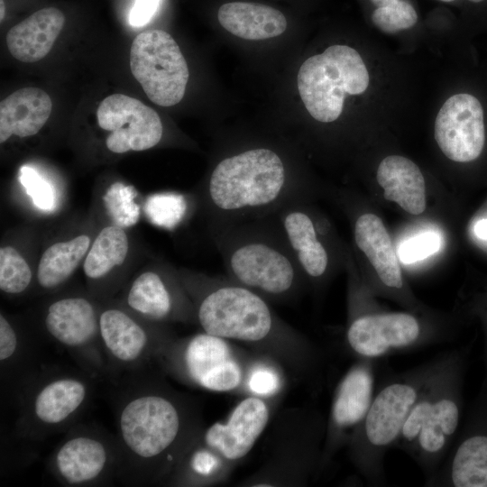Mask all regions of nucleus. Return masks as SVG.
Here are the masks:
<instances>
[{"instance_id":"nucleus-38","label":"nucleus","mask_w":487,"mask_h":487,"mask_svg":"<svg viewBox=\"0 0 487 487\" xmlns=\"http://www.w3.org/2000/svg\"><path fill=\"white\" fill-rule=\"evenodd\" d=\"M370 1L374 6L382 7V6L389 5L390 4L394 2L395 0H370Z\"/></svg>"},{"instance_id":"nucleus-9","label":"nucleus","mask_w":487,"mask_h":487,"mask_svg":"<svg viewBox=\"0 0 487 487\" xmlns=\"http://www.w3.org/2000/svg\"><path fill=\"white\" fill-rule=\"evenodd\" d=\"M32 382L18 420L23 437L38 439L68 427L90 399V381L79 373H54Z\"/></svg>"},{"instance_id":"nucleus-41","label":"nucleus","mask_w":487,"mask_h":487,"mask_svg":"<svg viewBox=\"0 0 487 487\" xmlns=\"http://www.w3.org/2000/svg\"><path fill=\"white\" fill-rule=\"evenodd\" d=\"M440 1H442V2H453L455 0H440Z\"/></svg>"},{"instance_id":"nucleus-33","label":"nucleus","mask_w":487,"mask_h":487,"mask_svg":"<svg viewBox=\"0 0 487 487\" xmlns=\"http://www.w3.org/2000/svg\"><path fill=\"white\" fill-rule=\"evenodd\" d=\"M19 179L34 205L45 211L55 207V192L52 186L33 169L23 166L20 169Z\"/></svg>"},{"instance_id":"nucleus-32","label":"nucleus","mask_w":487,"mask_h":487,"mask_svg":"<svg viewBox=\"0 0 487 487\" xmlns=\"http://www.w3.org/2000/svg\"><path fill=\"white\" fill-rule=\"evenodd\" d=\"M26 346L7 317L0 315V363L2 369L21 364L25 357Z\"/></svg>"},{"instance_id":"nucleus-12","label":"nucleus","mask_w":487,"mask_h":487,"mask_svg":"<svg viewBox=\"0 0 487 487\" xmlns=\"http://www.w3.org/2000/svg\"><path fill=\"white\" fill-rule=\"evenodd\" d=\"M44 326L91 378L110 372L99 335V315L91 301L75 296L51 302L45 313Z\"/></svg>"},{"instance_id":"nucleus-20","label":"nucleus","mask_w":487,"mask_h":487,"mask_svg":"<svg viewBox=\"0 0 487 487\" xmlns=\"http://www.w3.org/2000/svg\"><path fill=\"white\" fill-rule=\"evenodd\" d=\"M171 280L159 271L142 272L127 292V306L150 322L196 317L195 308Z\"/></svg>"},{"instance_id":"nucleus-37","label":"nucleus","mask_w":487,"mask_h":487,"mask_svg":"<svg viewBox=\"0 0 487 487\" xmlns=\"http://www.w3.org/2000/svg\"><path fill=\"white\" fill-rule=\"evenodd\" d=\"M477 237L487 241V218L479 220L474 225Z\"/></svg>"},{"instance_id":"nucleus-2","label":"nucleus","mask_w":487,"mask_h":487,"mask_svg":"<svg viewBox=\"0 0 487 487\" xmlns=\"http://www.w3.org/2000/svg\"><path fill=\"white\" fill-rule=\"evenodd\" d=\"M308 191L283 155L269 146H253L221 158L201 191L209 229L276 213L306 200Z\"/></svg>"},{"instance_id":"nucleus-15","label":"nucleus","mask_w":487,"mask_h":487,"mask_svg":"<svg viewBox=\"0 0 487 487\" xmlns=\"http://www.w3.org/2000/svg\"><path fill=\"white\" fill-rule=\"evenodd\" d=\"M96 119L100 128L111 132L106 145L115 153L145 151L162 138L163 126L156 111L126 95L106 96L96 110Z\"/></svg>"},{"instance_id":"nucleus-28","label":"nucleus","mask_w":487,"mask_h":487,"mask_svg":"<svg viewBox=\"0 0 487 487\" xmlns=\"http://www.w3.org/2000/svg\"><path fill=\"white\" fill-rule=\"evenodd\" d=\"M32 272L27 262L13 246L0 249V289L6 294L23 293L30 285Z\"/></svg>"},{"instance_id":"nucleus-16","label":"nucleus","mask_w":487,"mask_h":487,"mask_svg":"<svg viewBox=\"0 0 487 487\" xmlns=\"http://www.w3.org/2000/svg\"><path fill=\"white\" fill-rule=\"evenodd\" d=\"M99 335L112 368L138 372L152 358L156 359L170 341L159 332H151L126 311L110 308L99 314Z\"/></svg>"},{"instance_id":"nucleus-10","label":"nucleus","mask_w":487,"mask_h":487,"mask_svg":"<svg viewBox=\"0 0 487 487\" xmlns=\"http://www.w3.org/2000/svg\"><path fill=\"white\" fill-rule=\"evenodd\" d=\"M446 337L438 329L405 312L353 315L345 332L346 345L357 359L375 361L434 345Z\"/></svg>"},{"instance_id":"nucleus-25","label":"nucleus","mask_w":487,"mask_h":487,"mask_svg":"<svg viewBox=\"0 0 487 487\" xmlns=\"http://www.w3.org/2000/svg\"><path fill=\"white\" fill-rule=\"evenodd\" d=\"M217 18L222 27L244 40L277 37L287 28L286 17L280 11L261 4L226 3L220 6Z\"/></svg>"},{"instance_id":"nucleus-14","label":"nucleus","mask_w":487,"mask_h":487,"mask_svg":"<svg viewBox=\"0 0 487 487\" xmlns=\"http://www.w3.org/2000/svg\"><path fill=\"white\" fill-rule=\"evenodd\" d=\"M375 360L358 359L335 390L326 426L321 468L363 419L375 391Z\"/></svg>"},{"instance_id":"nucleus-5","label":"nucleus","mask_w":487,"mask_h":487,"mask_svg":"<svg viewBox=\"0 0 487 487\" xmlns=\"http://www.w3.org/2000/svg\"><path fill=\"white\" fill-rule=\"evenodd\" d=\"M183 282L193 296L196 318L207 334L251 345L294 337L266 299L227 276L190 274Z\"/></svg>"},{"instance_id":"nucleus-4","label":"nucleus","mask_w":487,"mask_h":487,"mask_svg":"<svg viewBox=\"0 0 487 487\" xmlns=\"http://www.w3.org/2000/svg\"><path fill=\"white\" fill-rule=\"evenodd\" d=\"M445 353L418 366L386 376L375 388L371 405L348 442L350 458L372 485L385 482L384 457L427 386L451 362Z\"/></svg>"},{"instance_id":"nucleus-3","label":"nucleus","mask_w":487,"mask_h":487,"mask_svg":"<svg viewBox=\"0 0 487 487\" xmlns=\"http://www.w3.org/2000/svg\"><path fill=\"white\" fill-rule=\"evenodd\" d=\"M226 276L267 300L295 298L305 277L274 214L210 230Z\"/></svg>"},{"instance_id":"nucleus-1","label":"nucleus","mask_w":487,"mask_h":487,"mask_svg":"<svg viewBox=\"0 0 487 487\" xmlns=\"http://www.w3.org/2000/svg\"><path fill=\"white\" fill-rule=\"evenodd\" d=\"M135 372L115 402L118 475L131 483H152L175 468L194 429L177 397Z\"/></svg>"},{"instance_id":"nucleus-31","label":"nucleus","mask_w":487,"mask_h":487,"mask_svg":"<svg viewBox=\"0 0 487 487\" xmlns=\"http://www.w3.org/2000/svg\"><path fill=\"white\" fill-rule=\"evenodd\" d=\"M150 220L166 228L174 227L186 211L185 198L177 194H157L150 197L144 207Z\"/></svg>"},{"instance_id":"nucleus-11","label":"nucleus","mask_w":487,"mask_h":487,"mask_svg":"<svg viewBox=\"0 0 487 487\" xmlns=\"http://www.w3.org/2000/svg\"><path fill=\"white\" fill-rule=\"evenodd\" d=\"M130 68L154 104L171 106L183 98L188 68L179 45L165 31H145L133 39Z\"/></svg>"},{"instance_id":"nucleus-29","label":"nucleus","mask_w":487,"mask_h":487,"mask_svg":"<svg viewBox=\"0 0 487 487\" xmlns=\"http://www.w3.org/2000/svg\"><path fill=\"white\" fill-rule=\"evenodd\" d=\"M137 193L132 186L115 182L104 196L106 208L114 222L120 227H129L137 223L140 207L134 203Z\"/></svg>"},{"instance_id":"nucleus-23","label":"nucleus","mask_w":487,"mask_h":487,"mask_svg":"<svg viewBox=\"0 0 487 487\" xmlns=\"http://www.w3.org/2000/svg\"><path fill=\"white\" fill-rule=\"evenodd\" d=\"M357 247L373 266L381 282L387 288L400 290L403 279L396 252L381 218L373 214L357 217L354 226Z\"/></svg>"},{"instance_id":"nucleus-36","label":"nucleus","mask_w":487,"mask_h":487,"mask_svg":"<svg viewBox=\"0 0 487 487\" xmlns=\"http://www.w3.org/2000/svg\"><path fill=\"white\" fill-rule=\"evenodd\" d=\"M161 0H135L130 12L129 22L132 26L146 24L155 14Z\"/></svg>"},{"instance_id":"nucleus-30","label":"nucleus","mask_w":487,"mask_h":487,"mask_svg":"<svg viewBox=\"0 0 487 487\" xmlns=\"http://www.w3.org/2000/svg\"><path fill=\"white\" fill-rule=\"evenodd\" d=\"M372 21L383 32L392 33L415 25L418 14L409 1L395 0L389 5L376 7L372 12Z\"/></svg>"},{"instance_id":"nucleus-22","label":"nucleus","mask_w":487,"mask_h":487,"mask_svg":"<svg viewBox=\"0 0 487 487\" xmlns=\"http://www.w3.org/2000/svg\"><path fill=\"white\" fill-rule=\"evenodd\" d=\"M52 109L50 96L38 87L18 89L0 103V142L12 135L20 138L36 134Z\"/></svg>"},{"instance_id":"nucleus-39","label":"nucleus","mask_w":487,"mask_h":487,"mask_svg":"<svg viewBox=\"0 0 487 487\" xmlns=\"http://www.w3.org/2000/svg\"><path fill=\"white\" fill-rule=\"evenodd\" d=\"M0 5H1V15H0V20L1 22L3 21L4 19V16H5V5H4V1L3 0H0Z\"/></svg>"},{"instance_id":"nucleus-21","label":"nucleus","mask_w":487,"mask_h":487,"mask_svg":"<svg viewBox=\"0 0 487 487\" xmlns=\"http://www.w3.org/2000/svg\"><path fill=\"white\" fill-rule=\"evenodd\" d=\"M65 23L63 13L55 7L38 10L12 27L6 34L11 55L23 62H36L51 50Z\"/></svg>"},{"instance_id":"nucleus-8","label":"nucleus","mask_w":487,"mask_h":487,"mask_svg":"<svg viewBox=\"0 0 487 487\" xmlns=\"http://www.w3.org/2000/svg\"><path fill=\"white\" fill-rule=\"evenodd\" d=\"M156 359L185 382L210 391H234L244 379L228 340L204 331L179 342L169 341Z\"/></svg>"},{"instance_id":"nucleus-35","label":"nucleus","mask_w":487,"mask_h":487,"mask_svg":"<svg viewBox=\"0 0 487 487\" xmlns=\"http://www.w3.org/2000/svg\"><path fill=\"white\" fill-rule=\"evenodd\" d=\"M247 384L251 391L260 396H267L279 390L280 379L275 371L268 366H256L247 376Z\"/></svg>"},{"instance_id":"nucleus-24","label":"nucleus","mask_w":487,"mask_h":487,"mask_svg":"<svg viewBox=\"0 0 487 487\" xmlns=\"http://www.w3.org/2000/svg\"><path fill=\"white\" fill-rule=\"evenodd\" d=\"M376 178L387 200L396 202L412 215L425 210V179L412 161L399 155L388 156L381 161Z\"/></svg>"},{"instance_id":"nucleus-34","label":"nucleus","mask_w":487,"mask_h":487,"mask_svg":"<svg viewBox=\"0 0 487 487\" xmlns=\"http://www.w3.org/2000/svg\"><path fill=\"white\" fill-rule=\"evenodd\" d=\"M440 246V236L434 232H426L403 242L398 254L402 262L413 263L436 253Z\"/></svg>"},{"instance_id":"nucleus-26","label":"nucleus","mask_w":487,"mask_h":487,"mask_svg":"<svg viewBox=\"0 0 487 487\" xmlns=\"http://www.w3.org/2000/svg\"><path fill=\"white\" fill-rule=\"evenodd\" d=\"M90 239L81 234L49 246L42 253L37 280L44 289H54L66 281L89 250Z\"/></svg>"},{"instance_id":"nucleus-13","label":"nucleus","mask_w":487,"mask_h":487,"mask_svg":"<svg viewBox=\"0 0 487 487\" xmlns=\"http://www.w3.org/2000/svg\"><path fill=\"white\" fill-rule=\"evenodd\" d=\"M116 438L90 428L71 429L51 455L49 466L55 478L68 486H90L119 473Z\"/></svg>"},{"instance_id":"nucleus-27","label":"nucleus","mask_w":487,"mask_h":487,"mask_svg":"<svg viewBox=\"0 0 487 487\" xmlns=\"http://www.w3.org/2000/svg\"><path fill=\"white\" fill-rule=\"evenodd\" d=\"M128 238L115 225L104 227L95 238L85 258L83 269L90 280H99L120 266L128 253Z\"/></svg>"},{"instance_id":"nucleus-6","label":"nucleus","mask_w":487,"mask_h":487,"mask_svg":"<svg viewBox=\"0 0 487 487\" xmlns=\"http://www.w3.org/2000/svg\"><path fill=\"white\" fill-rule=\"evenodd\" d=\"M460 368L455 354L423 391L393 445L417 463L426 479L443 463L459 426Z\"/></svg>"},{"instance_id":"nucleus-18","label":"nucleus","mask_w":487,"mask_h":487,"mask_svg":"<svg viewBox=\"0 0 487 487\" xmlns=\"http://www.w3.org/2000/svg\"><path fill=\"white\" fill-rule=\"evenodd\" d=\"M275 216L305 280L324 279L330 266L329 251L323 240L330 231L327 220L317 216L305 200L283 206Z\"/></svg>"},{"instance_id":"nucleus-7","label":"nucleus","mask_w":487,"mask_h":487,"mask_svg":"<svg viewBox=\"0 0 487 487\" xmlns=\"http://www.w3.org/2000/svg\"><path fill=\"white\" fill-rule=\"evenodd\" d=\"M369 73L360 54L346 45H332L306 60L298 73V88L305 107L318 122L331 123L341 115L345 94L361 95Z\"/></svg>"},{"instance_id":"nucleus-40","label":"nucleus","mask_w":487,"mask_h":487,"mask_svg":"<svg viewBox=\"0 0 487 487\" xmlns=\"http://www.w3.org/2000/svg\"><path fill=\"white\" fill-rule=\"evenodd\" d=\"M468 1L473 2V3H480V2H482L483 0H468Z\"/></svg>"},{"instance_id":"nucleus-17","label":"nucleus","mask_w":487,"mask_h":487,"mask_svg":"<svg viewBox=\"0 0 487 487\" xmlns=\"http://www.w3.org/2000/svg\"><path fill=\"white\" fill-rule=\"evenodd\" d=\"M435 139L443 153L454 161L468 162L477 159L485 142L480 101L469 94L450 96L436 115Z\"/></svg>"},{"instance_id":"nucleus-19","label":"nucleus","mask_w":487,"mask_h":487,"mask_svg":"<svg viewBox=\"0 0 487 487\" xmlns=\"http://www.w3.org/2000/svg\"><path fill=\"white\" fill-rule=\"evenodd\" d=\"M269 418L264 400L248 396L234 408L225 422H216L207 428L200 441L225 461H238L252 450Z\"/></svg>"}]
</instances>
